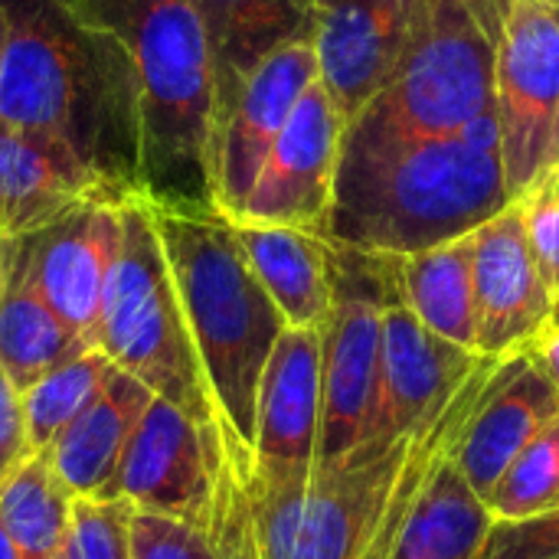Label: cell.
Segmentation results:
<instances>
[{"mask_svg": "<svg viewBox=\"0 0 559 559\" xmlns=\"http://www.w3.org/2000/svg\"><path fill=\"white\" fill-rule=\"evenodd\" d=\"M396 298L436 337L475 350L472 233L413 255H390ZM478 354V350H475Z\"/></svg>", "mask_w": 559, "mask_h": 559, "instance_id": "cell-24", "label": "cell"}, {"mask_svg": "<svg viewBox=\"0 0 559 559\" xmlns=\"http://www.w3.org/2000/svg\"><path fill=\"white\" fill-rule=\"evenodd\" d=\"M154 393L131 373L115 370L88 409L49 445V465L72 501L115 498V478L131 432Z\"/></svg>", "mask_w": 559, "mask_h": 559, "instance_id": "cell-21", "label": "cell"}, {"mask_svg": "<svg viewBox=\"0 0 559 559\" xmlns=\"http://www.w3.org/2000/svg\"><path fill=\"white\" fill-rule=\"evenodd\" d=\"M419 0H311L318 79L350 124L393 75Z\"/></svg>", "mask_w": 559, "mask_h": 559, "instance_id": "cell-16", "label": "cell"}, {"mask_svg": "<svg viewBox=\"0 0 559 559\" xmlns=\"http://www.w3.org/2000/svg\"><path fill=\"white\" fill-rule=\"evenodd\" d=\"M147 206L219 416V432L252 455L259 383L288 324L246 262L226 216L213 210Z\"/></svg>", "mask_w": 559, "mask_h": 559, "instance_id": "cell-5", "label": "cell"}, {"mask_svg": "<svg viewBox=\"0 0 559 559\" xmlns=\"http://www.w3.org/2000/svg\"><path fill=\"white\" fill-rule=\"evenodd\" d=\"M128 197V193H124ZM95 197L23 236L26 269L43 301L92 347L105 285L121 249V200Z\"/></svg>", "mask_w": 559, "mask_h": 559, "instance_id": "cell-13", "label": "cell"}, {"mask_svg": "<svg viewBox=\"0 0 559 559\" xmlns=\"http://www.w3.org/2000/svg\"><path fill=\"white\" fill-rule=\"evenodd\" d=\"M524 350L537 360V367L547 373V380L559 393V318H554Z\"/></svg>", "mask_w": 559, "mask_h": 559, "instance_id": "cell-34", "label": "cell"}, {"mask_svg": "<svg viewBox=\"0 0 559 559\" xmlns=\"http://www.w3.org/2000/svg\"><path fill=\"white\" fill-rule=\"evenodd\" d=\"M534 265L554 295L559 311V177L544 174L524 197L514 200Z\"/></svg>", "mask_w": 559, "mask_h": 559, "instance_id": "cell-29", "label": "cell"}, {"mask_svg": "<svg viewBox=\"0 0 559 559\" xmlns=\"http://www.w3.org/2000/svg\"><path fill=\"white\" fill-rule=\"evenodd\" d=\"M495 118L511 203L554 164L559 118V3L508 0L495 52Z\"/></svg>", "mask_w": 559, "mask_h": 559, "instance_id": "cell-9", "label": "cell"}, {"mask_svg": "<svg viewBox=\"0 0 559 559\" xmlns=\"http://www.w3.org/2000/svg\"><path fill=\"white\" fill-rule=\"evenodd\" d=\"M334 305L321 331V436L314 472L364 449L380 370L383 308L396 295L390 255L331 242Z\"/></svg>", "mask_w": 559, "mask_h": 559, "instance_id": "cell-8", "label": "cell"}, {"mask_svg": "<svg viewBox=\"0 0 559 559\" xmlns=\"http://www.w3.org/2000/svg\"><path fill=\"white\" fill-rule=\"evenodd\" d=\"M508 0H419L406 49L347 124L341 151L465 131L495 111V52Z\"/></svg>", "mask_w": 559, "mask_h": 559, "instance_id": "cell-6", "label": "cell"}, {"mask_svg": "<svg viewBox=\"0 0 559 559\" xmlns=\"http://www.w3.org/2000/svg\"><path fill=\"white\" fill-rule=\"evenodd\" d=\"M92 347L115 370L131 373L200 426H219L151 206L141 193L121 200V249L105 285Z\"/></svg>", "mask_w": 559, "mask_h": 559, "instance_id": "cell-7", "label": "cell"}, {"mask_svg": "<svg viewBox=\"0 0 559 559\" xmlns=\"http://www.w3.org/2000/svg\"><path fill=\"white\" fill-rule=\"evenodd\" d=\"M128 514L131 504L121 498L72 501L69 544L75 559H131Z\"/></svg>", "mask_w": 559, "mask_h": 559, "instance_id": "cell-31", "label": "cell"}, {"mask_svg": "<svg viewBox=\"0 0 559 559\" xmlns=\"http://www.w3.org/2000/svg\"><path fill=\"white\" fill-rule=\"evenodd\" d=\"M210 52L213 115H210V160L213 147L242 95L249 75L282 46L311 39V0H190Z\"/></svg>", "mask_w": 559, "mask_h": 559, "instance_id": "cell-20", "label": "cell"}, {"mask_svg": "<svg viewBox=\"0 0 559 559\" xmlns=\"http://www.w3.org/2000/svg\"><path fill=\"white\" fill-rule=\"evenodd\" d=\"M7 272H10V239H0V298L7 288Z\"/></svg>", "mask_w": 559, "mask_h": 559, "instance_id": "cell-35", "label": "cell"}, {"mask_svg": "<svg viewBox=\"0 0 559 559\" xmlns=\"http://www.w3.org/2000/svg\"><path fill=\"white\" fill-rule=\"evenodd\" d=\"M0 121L66 141L98 177L138 193V95L121 46L62 0H0Z\"/></svg>", "mask_w": 559, "mask_h": 559, "instance_id": "cell-1", "label": "cell"}, {"mask_svg": "<svg viewBox=\"0 0 559 559\" xmlns=\"http://www.w3.org/2000/svg\"><path fill=\"white\" fill-rule=\"evenodd\" d=\"M559 504V413L518 452L485 508L495 521H531Z\"/></svg>", "mask_w": 559, "mask_h": 559, "instance_id": "cell-28", "label": "cell"}, {"mask_svg": "<svg viewBox=\"0 0 559 559\" xmlns=\"http://www.w3.org/2000/svg\"><path fill=\"white\" fill-rule=\"evenodd\" d=\"M233 233L285 324L324 331L334 305L331 242L308 229L269 223H233Z\"/></svg>", "mask_w": 559, "mask_h": 559, "instance_id": "cell-22", "label": "cell"}, {"mask_svg": "<svg viewBox=\"0 0 559 559\" xmlns=\"http://www.w3.org/2000/svg\"><path fill=\"white\" fill-rule=\"evenodd\" d=\"M511 203L495 111L455 134L341 151L324 239L413 255L475 233Z\"/></svg>", "mask_w": 559, "mask_h": 559, "instance_id": "cell-2", "label": "cell"}, {"mask_svg": "<svg viewBox=\"0 0 559 559\" xmlns=\"http://www.w3.org/2000/svg\"><path fill=\"white\" fill-rule=\"evenodd\" d=\"M478 364L481 354L436 337L393 295L383 308L377 400L364 449L390 452L393 445L419 436L449 406Z\"/></svg>", "mask_w": 559, "mask_h": 559, "instance_id": "cell-11", "label": "cell"}, {"mask_svg": "<svg viewBox=\"0 0 559 559\" xmlns=\"http://www.w3.org/2000/svg\"><path fill=\"white\" fill-rule=\"evenodd\" d=\"M124 197L66 141L0 121V239H23L85 200Z\"/></svg>", "mask_w": 559, "mask_h": 559, "instance_id": "cell-19", "label": "cell"}, {"mask_svg": "<svg viewBox=\"0 0 559 559\" xmlns=\"http://www.w3.org/2000/svg\"><path fill=\"white\" fill-rule=\"evenodd\" d=\"M0 527L20 559H52L69 544L72 495L46 452L26 455L0 481Z\"/></svg>", "mask_w": 559, "mask_h": 559, "instance_id": "cell-26", "label": "cell"}, {"mask_svg": "<svg viewBox=\"0 0 559 559\" xmlns=\"http://www.w3.org/2000/svg\"><path fill=\"white\" fill-rule=\"evenodd\" d=\"M557 157H559V118H557V134H554V164H557ZM550 164V167H554Z\"/></svg>", "mask_w": 559, "mask_h": 559, "instance_id": "cell-39", "label": "cell"}, {"mask_svg": "<svg viewBox=\"0 0 559 559\" xmlns=\"http://www.w3.org/2000/svg\"><path fill=\"white\" fill-rule=\"evenodd\" d=\"M557 3H559V0H557Z\"/></svg>", "mask_w": 559, "mask_h": 559, "instance_id": "cell-42", "label": "cell"}, {"mask_svg": "<svg viewBox=\"0 0 559 559\" xmlns=\"http://www.w3.org/2000/svg\"><path fill=\"white\" fill-rule=\"evenodd\" d=\"M3 43H7V20H3V10H0V69H3Z\"/></svg>", "mask_w": 559, "mask_h": 559, "instance_id": "cell-37", "label": "cell"}, {"mask_svg": "<svg viewBox=\"0 0 559 559\" xmlns=\"http://www.w3.org/2000/svg\"><path fill=\"white\" fill-rule=\"evenodd\" d=\"M547 174H557V177H559V157H557V164H554V167H550Z\"/></svg>", "mask_w": 559, "mask_h": 559, "instance_id": "cell-40", "label": "cell"}, {"mask_svg": "<svg viewBox=\"0 0 559 559\" xmlns=\"http://www.w3.org/2000/svg\"><path fill=\"white\" fill-rule=\"evenodd\" d=\"M111 373H115V364L102 350L85 347L82 354L69 357L66 364L52 367L36 383H29L20 393V403H23V429H26V452L29 455L49 452V445L105 390V383L111 380Z\"/></svg>", "mask_w": 559, "mask_h": 559, "instance_id": "cell-27", "label": "cell"}, {"mask_svg": "<svg viewBox=\"0 0 559 559\" xmlns=\"http://www.w3.org/2000/svg\"><path fill=\"white\" fill-rule=\"evenodd\" d=\"M416 436L390 452H354L301 485H265L252 455L216 429L203 531L219 559H364Z\"/></svg>", "mask_w": 559, "mask_h": 559, "instance_id": "cell-4", "label": "cell"}, {"mask_svg": "<svg viewBox=\"0 0 559 559\" xmlns=\"http://www.w3.org/2000/svg\"><path fill=\"white\" fill-rule=\"evenodd\" d=\"M449 452L429 468L383 559H475L481 550L495 518Z\"/></svg>", "mask_w": 559, "mask_h": 559, "instance_id": "cell-23", "label": "cell"}, {"mask_svg": "<svg viewBox=\"0 0 559 559\" xmlns=\"http://www.w3.org/2000/svg\"><path fill=\"white\" fill-rule=\"evenodd\" d=\"M318 79V56L311 39H295L275 49L246 82L236 108L213 147L210 183L219 216L236 219L275 138L288 124L298 98Z\"/></svg>", "mask_w": 559, "mask_h": 559, "instance_id": "cell-17", "label": "cell"}, {"mask_svg": "<svg viewBox=\"0 0 559 559\" xmlns=\"http://www.w3.org/2000/svg\"><path fill=\"white\" fill-rule=\"evenodd\" d=\"M475 559H559V504L531 521H495Z\"/></svg>", "mask_w": 559, "mask_h": 559, "instance_id": "cell-32", "label": "cell"}, {"mask_svg": "<svg viewBox=\"0 0 559 559\" xmlns=\"http://www.w3.org/2000/svg\"><path fill=\"white\" fill-rule=\"evenodd\" d=\"M347 121L314 79L298 98L288 124L275 138L242 210L229 223L295 226L324 236Z\"/></svg>", "mask_w": 559, "mask_h": 559, "instance_id": "cell-10", "label": "cell"}, {"mask_svg": "<svg viewBox=\"0 0 559 559\" xmlns=\"http://www.w3.org/2000/svg\"><path fill=\"white\" fill-rule=\"evenodd\" d=\"M0 559H20L16 557V550L10 547V540H7V534H3V527H0Z\"/></svg>", "mask_w": 559, "mask_h": 559, "instance_id": "cell-36", "label": "cell"}, {"mask_svg": "<svg viewBox=\"0 0 559 559\" xmlns=\"http://www.w3.org/2000/svg\"><path fill=\"white\" fill-rule=\"evenodd\" d=\"M559 413V393L527 350L508 354L495 364L472 413L465 416L452 462L485 501L518 452Z\"/></svg>", "mask_w": 559, "mask_h": 559, "instance_id": "cell-18", "label": "cell"}, {"mask_svg": "<svg viewBox=\"0 0 559 559\" xmlns=\"http://www.w3.org/2000/svg\"><path fill=\"white\" fill-rule=\"evenodd\" d=\"M557 318H559V311H557Z\"/></svg>", "mask_w": 559, "mask_h": 559, "instance_id": "cell-41", "label": "cell"}, {"mask_svg": "<svg viewBox=\"0 0 559 559\" xmlns=\"http://www.w3.org/2000/svg\"><path fill=\"white\" fill-rule=\"evenodd\" d=\"M128 537H131V559H219L203 527L167 514L131 508Z\"/></svg>", "mask_w": 559, "mask_h": 559, "instance_id": "cell-30", "label": "cell"}, {"mask_svg": "<svg viewBox=\"0 0 559 559\" xmlns=\"http://www.w3.org/2000/svg\"><path fill=\"white\" fill-rule=\"evenodd\" d=\"M472 292L475 350L481 357L501 360L524 350L557 318V301L527 249L518 203L472 233Z\"/></svg>", "mask_w": 559, "mask_h": 559, "instance_id": "cell-15", "label": "cell"}, {"mask_svg": "<svg viewBox=\"0 0 559 559\" xmlns=\"http://www.w3.org/2000/svg\"><path fill=\"white\" fill-rule=\"evenodd\" d=\"M26 429H23V403L16 386L0 370V481L26 459Z\"/></svg>", "mask_w": 559, "mask_h": 559, "instance_id": "cell-33", "label": "cell"}, {"mask_svg": "<svg viewBox=\"0 0 559 559\" xmlns=\"http://www.w3.org/2000/svg\"><path fill=\"white\" fill-rule=\"evenodd\" d=\"M216 429L200 426L180 406L154 396L124 449L115 498L134 511L167 514L200 527L213 488Z\"/></svg>", "mask_w": 559, "mask_h": 559, "instance_id": "cell-12", "label": "cell"}, {"mask_svg": "<svg viewBox=\"0 0 559 559\" xmlns=\"http://www.w3.org/2000/svg\"><path fill=\"white\" fill-rule=\"evenodd\" d=\"M52 559H75V554H72V544H66V547H62V550H59Z\"/></svg>", "mask_w": 559, "mask_h": 559, "instance_id": "cell-38", "label": "cell"}, {"mask_svg": "<svg viewBox=\"0 0 559 559\" xmlns=\"http://www.w3.org/2000/svg\"><path fill=\"white\" fill-rule=\"evenodd\" d=\"M88 344L43 301L20 239H10V272L0 298V370L23 393L52 367L82 354Z\"/></svg>", "mask_w": 559, "mask_h": 559, "instance_id": "cell-25", "label": "cell"}, {"mask_svg": "<svg viewBox=\"0 0 559 559\" xmlns=\"http://www.w3.org/2000/svg\"><path fill=\"white\" fill-rule=\"evenodd\" d=\"M321 436V331L285 328L255 400L252 472L265 485L314 478Z\"/></svg>", "mask_w": 559, "mask_h": 559, "instance_id": "cell-14", "label": "cell"}, {"mask_svg": "<svg viewBox=\"0 0 559 559\" xmlns=\"http://www.w3.org/2000/svg\"><path fill=\"white\" fill-rule=\"evenodd\" d=\"M128 56L138 95V193L154 206L213 210V72L190 0H62Z\"/></svg>", "mask_w": 559, "mask_h": 559, "instance_id": "cell-3", "label": "cell"}]
</instances>
